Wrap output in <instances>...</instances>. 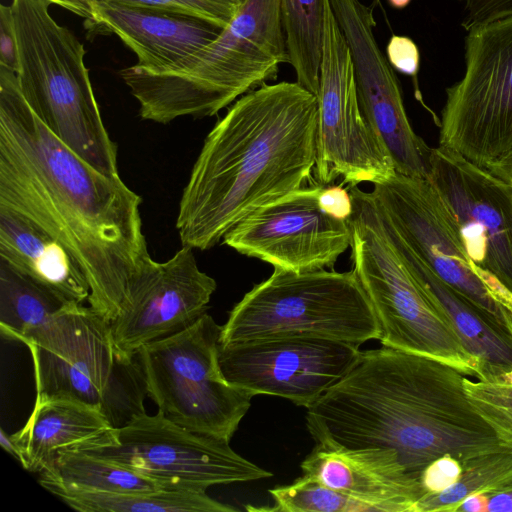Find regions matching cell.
<instances>
[{
    "instance_id": "1",
    "label": "cell",
    "mask_w": 512,
    "mask_h": 512,
    "mask_svg": "<svg viewBox=\"0 0 512 512\" xmlns=\"http://www.w3.org/2000/svg\"><path fill=\"white\" fill-rule=\"evenodd\" d=\"M141 197L120 175L81 159L37 118L16 72L0 66V209L61 244L89 286V306L113 321L151 258Z\"/></svg>"
},
{
    "instance_id": "2",
    "label": "cell",
    "mask_w": 512,
    "mask_h": 512,
    "mask_svg": "<svg viewBox=\"0 0 512 512\" xmlns=\"http://www.w3.org/2000/svg\"><path fill=\"white\" fill-rule=\"evenodd\" d=\"M467 375L438 359L386 346L361 351L307 408V429L335 448H387L419 479L434 460L511 450L472 407Z\"/></svg>"
},
{
    "instance_id": "3",
    "label": "cell",
    "mask_w": 512,
    "mask_h": 512,
    "mask_svg": "<svg viewBox=\"0 0 512 512\" xmlns=\"http://www.w3.org/2000/svg\"><path fill=\"white\" fill-rule=\"evenodd\" d=\"M317 144V96L297 81L242 95L206 136L183 189L182 245L208 250L251 213L303 187Z\"/></svg>"
},
{
    "instance_id": "4",
    "label": "cell",
    "mask_w": 512,
    "mask_h": 512,
    "mask_svg": "<svg viewBox=\"0 0 512 512\" xmlns=\"http://www.w3.org/2000/svg\"><path fill=\"white\" fill-rule=\"evenodd\" d=\"M289 63L280 0H243L232 21L179 68L152 73L133 65L120 75L144 120L216 115L242 95L276 79Z\"/></svg>"
},
{
    "instance_id": "5",
    "label": "cell",
    "mask_w": 512,
    "mask_h": 512,
    "mask_svg": "<svg viewBox=\"0 0 512 512\" xmlns=\"http://www.w3.org/2000/svg\"><path fill=\"white\" fill-rule=\"evenodd\" d=\"M48 0H12L19 50L17 78L44 126L98 171L119 175L109 136L84 62L83 44L50 15Z\"/></svg>"
},
{
    "instance_id": "6",
    "label": "cell",
    "mask_w": 512,
    "mask_h": 512,
    "mask_svg": "<svg viewBox=\"0 0 512 512\" xmlns=\"http://www.w3.org/2000/svg\"><path fill=\"white\" fill-rule=\"evenodd\" d=\"M30 352L35 403L64 399L99 410L113 429L145 412L138 357L115 348L110 323L90 306L70 303L20 341Z\"/></svg>"
},
{
    "instance_id": "7",
    "label": "cell",
    "mask_w": 512,
    "mask_h": 512,
    "mask_svg": "<svg viewBox=\"0 0 512 512\" xmlns=\"http://www.w3.org/2000/svg\"><path fill=\"white\" fill-rule=\"evenodd\" d=\"M349 191L352 270L375 312L382 346L438 359L476 378L477 361L395 245L371 192Z\"/></svg>"
},
{
    "instance_id": "8",
    "label": "cell",
    "mask_w": 512,
    "mask_h": 512,
    "mask_svg": "<svg viewBox=\"0 0 512 512\" xmlns=\"http://www.w3.org/2000/svg\"><path fill=\"white\" fill-rule=\"evenodd\" d=\"M309 336L360 346L379 340L370 300L353 270L296 273L274 269L232 308L220 344Z\"/></svg>"
},
{
    "instance_id": "9",
    "label": "cell",
    "mask_w": 512,
    "mask_h": 512,
    "mask_svg": "<svg viewBox=\"0 0 512 512\" xmlns=\"http://www.w3.org/2000/svg\"><path fill=\"white\" fill-rule=\"evenodd\" d=\"M221 326L203 314L187 329L142 346L137 357L147 396L164 417L197 434L230 442L251 406L219 364Z\"/></svg>"
},
{
    "instance_id": "10",
    "label": "cell",
    "mask_w": 512,
    "mask_h": 512,
    "mask_svg": "<svg viewBox=\"0 0 512 512\" xmlns=\"http://www.w3.org/2000/svg\"><path fill=\"white\" fill-rule=\"evenodd\" d=\"M230 442L194 433L158 411L76 449L116 463L171 489L206 491L214 485L242 483L272 474L236 453Z\"/></svg>"
},
{
    "instance_id": "11",
    "label": "cell",
    "mask_w": 512,
    "mask_h": 512,
    "mask_svg": "<svg viewBox=\"0 0 512 512\" xmlns=\"http://www.w3.org/2000/svg\"><path fill=\"white\" fill-rule=\"evenodd\" d=\"M446 94L440 146L482 167L512 149V16L468 31L464 76Z\"/></svg>"
},
{
    "instance_id": "12",
    "label": "cell",
    "mask_w": 512,
    "mask_h": 512,
    "mask_svg": "<svg viewBox=\"0 0 512 512\" xmlns=\"http://www.w3.org/2000/svg\"><path fill=\"white\" fill-rule=\"evenodd\" d=\"M371 194L396 240L492 323L512 334V316L470 259L449 207L427 179L395 172Z\"/></svg>"
},
{
    "instance_id": "13",
    "label": "cell",
    "mask_w": 512,
    "mask_h": 512,
    "mask_svg": "<svg viewBox=\"0 0 512 512\" xmlns=\"http://www.w3.org/2000/svg\"><path fill=\"white\" fill-rule=\"evenodd\" d=\"M315 182L342 178L348 188L379 183L395 174L393 162L366 122L357 98L350 51L326 0L319 68Z\"/></svg>"
},
{
    "instance_id": "14",
    "label": "cell",
    "mask_w": 512,
    "mask_h": 512,
    "mask_svg": "<svg viewBox=\"0 0 512 512\" xmlns=\"http://www.w3.org/2000/svg\"><path fill=\"white\" fill-rule=\"evenodd\" d=\"M360 352L359 346L334 339L279 337L220 344L219 364L230 384L307 409L348 373Z\"/></svg>"
},
{
    "instance_id": "15",
    "label": "cell",
    "mask_w": 512,
    "mask_h": 512,
    "mask_svg": "<svg viewBox=\"0 0 512 512\" xmlns=\"http://www.w3.org/2000/svg\"><path fill=\"white\" fill-rule=\"evenodd\" d=\"M311 182L251 213L223 237L239 254L296 273L332 268L351 244L348 221L325 214Z\"/></svg>"
},
{
    "instance_id": "16",
    "label": "cell",
    "mask_w": 512,
    "mask_h": 512,
    "mask_svg": "<svg viewBox=\"0 0 512 512\" xmlns=\"http://www.w3.org/2000/svg\"><path fill=\"white\" fill-rule=\"evenodd\" d=\"M347 42L361 112L390 156L395 171L429 179L430 148L413 130L397 76L374 35L373 6L361 0H329Z\"/></svg>"
},
{
    "instance_id": "17",
    "label": "cell",
    "mask_w": 512,
    "mask_h": 512,
    "mask_svg": "<svg viewBox=\"0 0 512 512\" xmlns=\"http://www.w3.org/2000/svg\"><path fill=\"white\" fill-rule=\"evenodd\" d=\"M428 180L452 212L472 262L512 293V186L440 145L432 148Z\"/></svg>"
},
{
    "instance_id": "18",
    "label": "cell",
    "mask_w": 512,
    "mask_h": 512,
    "mask_svg": "<svg viewBox=\"0 0 512 512\" xmlns=\"http://www.w3.org/2000/svg\"><path fill=\"white\" fill-rule=\"evenodd\" d=\"M193 250L182 245L164 262H147L110 322L114 346L124 357H136L142 346L187 329L206 313L217 284L198 267Z\"/></svg>"
},
{
    "instance_id": "19",
    "label": "cell",
    "mask_w": 512,
    "mask_h": 512,
    "mask_svg": "<svg viewBox=\"0 0 512 512\" xmlns=\"http://www.w3.org/2000/svg\"><path fill=\"white\" fill-rule=\"evenodd\" d=\"M90 30L117 35L152 73L179 68L214 41L223 27L198 15L161 6L93 2L82 17Z\"/></svg>"
},
{
    "instance_id": "20",
    "label": "cell",
    "mask_w": 512,
    "mask_h": 512,
    "mask_svg": "<svg viewBox=\"0 0 512 512\" xmlns=\"http://www.w3.org/2000/svg\"><path fill=\"white\" fill-rule=\"evenodd\" d=\"M304 475L370 506L374 512H415L419 479L387 448H335L317 443L301 462Z\"/></svg>"
},
{
    "instance_id": "21",
    "label": "cell",
    "mask_w": 512,
    "mask_h": 512,
    "mask_svg": "<svg viewBox=\"0 0 512 512\" xmlns=\"http://www.w3.org/2000/svg\"><path fill=\"white\" fill-rule=\"evenodd\" d=\"M0 261L67 303L88 300V283L64 247L32 222L4 209H0Z\"/></svg>"
},
{
    "instance_id": "22",
    "label": "cell",
    "mask_w": 512,
    "mask_h": 512,
    "mask_svg": "<svg viewBox=\"0 0 512 512\" xmlns=\"http://www.w3.org/2000/svg\"><path fill=\"white\" fill-rule=\"evenodd\" d=\"M388 232L433 302L453 326L466 351L477 361L476 378L493 382L504 371L512 369V334L492 323Z\"/></svg>"
},
{
    "instance_id": "23",
    "label": "cell",
    "mask_w": 512,
    "mask_h": 512,
    "mask_svg": "<svg viewBox=\"0 0 512 512\" xmlns=\"http://www.w3.org/2000/svg\"><path fill=\"white\" fill-rule=\"evenodd\" d=\"M111 429L99 410L75 401L53 399L35 403L25 425L11 436L22 466L40 473L57 452L82 446Z\"/></svg>"
},
{
    "instance_id": "24",
    "label": "cell",
    "mask_w": 512,
    "mask_h": 512,
    "mask_svg": "<svg viewBox=\"0 0 512 512\" xmlns=\"http://www.w3.org/2000/svg\"><path fill=\"white\" fill-rule=\"evenodd\" d=\"M39 474L40 484L50 492L64 489L132 493L167 488L130 469L76 449L57 452L49 465Z\"/></svg>"
},
{
    "instance_id": "25",
    "label": "cell",
    "mask_w": 512,
    "mask_h": 512,
    "mask_svg": "<svg viewBox=\"0 0 512 512\" xmlns=\"http://www.w3.org/2000/svg\"><path fill=\"white\" fill-rule=\"evenodd\" d=\"M69 507L81 512H234L233 506L211 498L206 491L159 489L148 492L99 493L52 491Z\"/></svg>"
},
{
    "instance_id": "26",
    "label": "cell",
    "mask_w": 512,
    "mask_h": 512,
    "mask_svg": "<svg viewBox=\"0 0 512 512\" xmlns=\"http://www.w3.org/2000/svg\"><path fill=\"white\" fill-rule=\"evenodd\" d=\"M67 304L0 261V330L5 339L20 342Z\"/></svg>"
},
{
    "instance_id": "27",
    "label": "cell",
    "mask_w": 512,
    "mask_h": 512,
    "mask_svg": "<svg viewBox=\"0 0 512 512\" xmlns=\"http://www.w3.org/2000/svg\"><path fill=\"white\" fill-rule=\"evenodd\" d=\"M326 0H280L289 64L297 82L315 95L319 87Z\"/></svg>"
},
{
    "instance_id": "28",
    "label": "cell",
    "mask_w": 512,
    "mask_h": 512,
    "mask_svg": "<svg viewBox=\"0 0 512 512\" xmlns=\"http://www.w3.org/2000/svg\"><path fill=\"white\" fill-rule=\"evenodd\" d=\"M460 463L458 479L440 492L422 496L415 512H455L465 498L512 482V450L478 455Z\"/></svg>"
},
{
    "instance_id": "29",
    "label": "cell",
    "mask_w": 512,
    "mask_h": 512,
    "mask_svg": "<svg viewBox=\"0 0 512 512\" xmlns=\"http://www.w3.org/2000/svg\"><path fill=\"white\" fill-rule=\"evenodd\" d=\"M274 507L269 511L282 512H374L365 503L332 489L307 475L292 484L269 490Z\"/></svg>"
},
{
    "instance_id": "30",
    "label": "cell",
    "mask_w": 512,
    "mask_h": 512,
    "mask_svg": "<svg viewBox=\"0 0 512 512\" xmlns=\"http://www.w3.org/2000/svg\"><path fill=\"white\" fill-rule=\"evenodd\" d=\"M464 387L475 411L491 426L501 443L512 450V387L473 381L468 376Z\"/></svg>"
},
{
    "instance_id": "31",
    "label": "cell",
    "mask_w": 512,
    "mask_h": 512,
    "mask_svg": "<svg viewBox=\"0 0 512 512\" xmlns=\"http://www.w3.org/2000/svg\"><path fill=\"white\" fill-rule=\"evenodd\" d=\"M82 17L93 2H117L130 5H151L186 11L225 28L234 18L243 0H48Z\"/></svg>"
},
{
    "instance_id": "32",
    "label": "cell",
    "mask_w": 512,
    "mask_h": 512,
    "mask_svg": "<svg viewBox=\"0 0 512 512\" xmlns=\"http://www.w3.org/2000/svg\"><path fill=\"white\" fill-rule=\"evenodd\" d=\"M462 27L473 28L512 16V0H464Z\"/></svg>"
},
{
    "instance_id": "33",
    "label": "cell",
    "mask_w": 512,
    "mask_h": 512,
    "mask_svg": "<svg viewBox=\"0 0 512 512\" xmlns=\"http://www.w3.org/2000/svg\"><path fill=\"white\" fill-rule=\"evenodd\" d=\"M461 470L460 461L449 455L434 460L419 475L423 496L451 486L460 476Z\"/></svg>"
},
{
    "instance_id": "34",
    "label": "cell",
    "mask_w": 512,
    "mask_h": 512,
    "mask_svg": "<svg viewBox=\"0 0 512 512\" xmlns=\"http://www.w3.org/2000/svg\"><path fill=\"white\" fill-rule=\"evenodd\" d=\"M386 57L393 69L414 78L417 76L420 53L411 38L392 35L386 46Z\"/></svg>"
},
{
    "instance_id": "35",
    "label": "cell",
    "mask_w": 512,
    "mask_h": 512,
    "mask_svg": "<svg viewBox=\"0 0 512 512\" xmlns=\"http://www.w3.org/2000/svg\"><path fill=\"white\" fill-rule=\"evenodd\" d=\"M0 66L17 73L19 50L11 6H0Z\"/></svg>"
},
{
    "instance_id": "36",
    "label": "cell",
    "mask_w": 512,
    "mask_h": 512,
    "mask_svg": "<svg viewBox=\"0 0 512 512\" xmlns=\"http://www.w3.org/2000/svg\"><path fill=\"white\" fill-rule=\"evenodd\" d=\"M321 210L336 219L348 221L353 213V200L349 188L340 185H322L318 194Z\"/></svg>"
},
{
    "instance_id": "37",
    "label": "cell",
    "mask_w": 512,
    "mask_h": 512,
    "mask_svg": "<svg viewBox=\"0 0 512 512\" xmlns=\"http://www.w3.org/2000/svg\"><path fill=\"white\" fill-rule=\"evenodd\" d=\"M481 496L483 512H512V482Z\"/></svg>"
},
{
    "instance_id": "38",
    "label": "cell",
    "mask_w": 512,
    "mask_h": 512,
    "mask_svg": "<svg viewBox=\"0 0 512 512\" xmlns=\"http://www.w3.org/2000/svg\"><path fill=\"white\" fill-rule=\"evenodd\" d=\"M486 168L512 186V149L487 164Z\"/></svg>"
},
{
    "instance_id": "39",
    "label": "cell",
    "mask_w": 512,
    "mask_h": 512,
    "mask_svg": "<svg viewBox=\"0 0 512 512\" xmlns=\"http://www.w3.org/2000/svg\"><path fill=\"white\" fill-rule=\"evenodd\" d=\"M0 443L2 448L14 458L20 461L19 450L11 435H8L3 429H0Z\"/></svg>"
},
{
    "instance_id": "40",
    "label": "cell",
    "mask_w": 512,
    "mask_h": 512,
    "mask_svg": "<svg viewBox=\"0 0 512 512\" xmlns=\"http://www.w3.org/2000/svg\"><path fill=\"white\" fill-rule=\"evenodd\" d=\"M491 383L506 384L512 387V369L504 371Z\"/></svg>"
},
{
    "instance_id": "41",
    "label": "cell",
    "mask_w": 512,
    "mask_h": 512,
    "mask_svg": "<svg viewBox=\"0 0 512 512\" xmlns=\"http://www.w3.org/2000/svg\"><path fill=\"white\" fill-rule=\"evenodd\" d=\"M389 5L395 9H403L411 2V0H387Z\"/></svg>"
},
{
    "instance_id": "42",
    "label": "cell",
    "mask_w": 512,
    "mask_h": 512,
    "mask_svg": "<svg viewBox=\"0 0 512 512\" xmlns=\"http://www.w3.org/2000/svg\"><path fill=\"white\" fill-rule=\"evenodd\" d=\"M373 2H374V5H379L380 8L382 9L383 13H384L383 5H382V0H373Z\"/></svg>"
}]
</instances>
